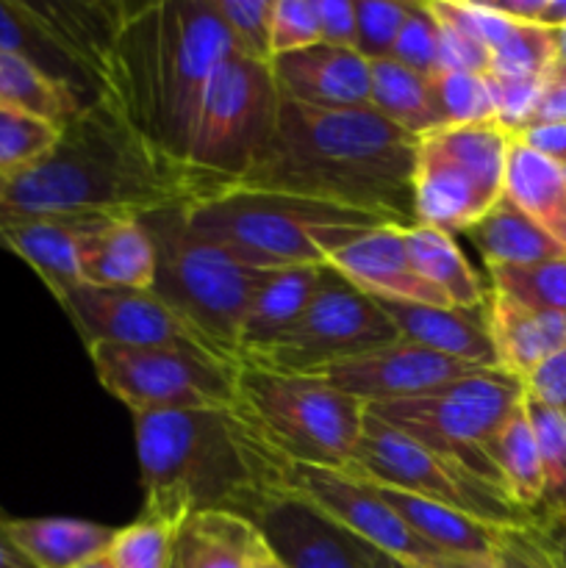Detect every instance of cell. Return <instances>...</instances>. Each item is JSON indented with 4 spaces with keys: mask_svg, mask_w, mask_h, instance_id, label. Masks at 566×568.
<instances>
[{
    "mask_svg": "<svg viewBox=\"0 0 566 568\" xmlns=\"http://www.w3.org/2000/svg\"><path fill=\"white\" fill-rule=\"evenodd\" d=\"M420 139L375 109H309L281 98L275 128L233 189L277 192L377 216L414 222Z\"/></svg>",
    "mask_w": 566,
    "mask_h": 568,
    "instance_id": "6da1fadb",
    "label": "cell"
},
{
    "mask_svg": "<svg viewBox=\"0 0 566 568\" xmlns=\"http://www.w3.org/2000/svg\"><path fill=\"white\" fill-rule=\"evenodd\" d=\"M203 197L181 164L98 98L61 128L59 144L44 159L0 175V233L55 216L148 214Z\"/></svg>",
    "mask_w": 566,
    "mask_h": 568,
    "instance_id": "7a4b0ae2",
    "label": "cell"
},
{
    "mask_svg": "<svg viewBox=\"0 0 566 568\" xmlns=\"http://www.w3.org/2000/svg\"><path fill=\"white\" fill-rule=\"evenodd\" d=\"M137 458L148 514L186 521L203 510L253 519L270 497L289 488L283 458L242 405L137 414Z\"/></svg>",
    "mask_w": 566,
    "mask_h": 568,
    "instance_id": "3957f363",
    "label": "cell"
},
{
    "mask_svg": "<svg viewBox=\"0 0 566 568\" xmlns=\"http://www.w3.org/2000/svg\"><path fill=\"white\" fill-rule=\"evenodd\" d=\"M231 55L239 50L211 0L128 3L105 55L100 98L161 155L183 166L205 87Z\"/></svg>",
    "mask_w": 566,
    "mask_h": 568,
    "instance_id": "277c9868",
    "label": "cell"
},
{
    "mask_svg": "<svg viewBox=\"0 0 566 568\" xmlns=\"http://www.w3.org/2000/svg\"><path fill=\"white\" fill-rule=\"evenodd\" d=\"M186 220L192 231L255 270L325 266L327 255L358 233L388 225L338 205L250 189L186 203Z\"/></svg>",
    "mask_w": 566,
    "mask_h": 568,
    "instance_id": "5b68a950",
    "label": "cell"
},
{
    "mask_svg": "<svg viewBox=\"0 0 566 568\" xmlns=\"http://www.w3.org/2000/svg\"><path fill=\"white\" fill-rule=\"evenodd\" d=\"M142 222L155 244L153 294L214 349L216 358L239 369V331L272 270L242 264L220 244L192 231L186 203L148 211Z\"/></svg>",
    "mask_w": 566,
    "mask_h": 568,
    "instance_id": "8992f818",
    "label": "cell"
},
{
    "mask_svg": "<svg viewBox=\"0 0 566 568\" xmlns=\"http://www.w3.org/2000/svg\"><path fill=\"white\" fill-rule=\"evenodd\" d=\"M236 403L292 464L344 469L364 430L366 405L322 377L239 364Z\"/></svg>",
    "mask_w": 566,
    "mask_h": 568,
    "instance_id": "52a82bcc",
    "label": "cell"
},
{
    "mask_svg": "<svg viewBox=\"0 0 566 568\" xmlns=\"http://www.w3.org/2000/svg\"><path fill=\"white\" fill-rule=\"evenodd\" d=\"M277 109L281 92L270 64L231 55L216 67L200 100L183 159L205 197L236 186L272 136Z\"/></svg>",
    "mask_w": 566,
    "mask_h": 568,
    "instance_id": "ba28073f",
    "label": "cell"
},
{
    "mask_svg": "<svg viewBox=\"0 0 566 568\" xmlns=\"http://www.w3.org/2000/svg\"><path fill=\"white\" fill-rule=\"evenodd\" d=\"M522 403L525 383L499 366H488L422 397L370 405L366 410L458 469L503 488L483 447Z\"/></svg>",
    "mask_w": 566,
    "mask_h": 568,
    "instance_id": "9c48e42d",
    "label": "cell"
},
{
    "mask_svg": "<svg viewBox=\"0 0 566 568\" xmlns=\"http://www.w3.org/2000/svg\"><path fill=\"white\" fill-rule=\"evenodd\" d=\"M342 471L375 486L400 488L414 497L447 505L499 530H527L533 525V516L516 508L503 488L458 469L370 410L353 460Z\"/></svg>",
    "mask_w": 566,
    "mask_h": 568,
    "instance_id": "30bf717a",
    "label": "cell"
},
{
    "mask_svg": "<svg viewBox=\"0 0 566 568\" xmlns=\"http://www.w3.org/2000/svg\"><path fill=\"white\" fill-rule=\"evenodd\" d=\"M397 338V327L381 305L325 266L320 288L300 320L264 349L242 358V364L286 375H316L325 366L372 353Z\"/></svg>",
    "mask_w": 566,
    "mask_h": 568,
    "instance_id": "8fae6325",
    "label": "cell"
},
{
    "mask_svg": "<svg viewBox=\"0 0 566 568\" xmlns=\"http://www.w3.org/2000/svg\"><path fill=\"white\" fill-rule=\"evenodd\" d=\"M100 386L137 414L231 408L236 405V372L200 353L172 347L87 344Z\"/></svg>",
    "mask_w": 566,
    "mask_h": 568,
    "instance_id": "7c38bea8",
    "label": "cell"
},
{
    "mask_svg": "<svg viewBox=\"0 0 566 568\" xmlns=\"http://www.w3.org/2000/svg\"><path fill=\"white\" fill-rule=\"evenodd\" d=\"M55 303L70 316L83 344L111 342L128 347H172L220 361L214 349L153 292L89 286L81 281L55 294Z\"/></svg>",
    "mask_w": 566,
    "mask_h": 568,
    "instance_id": "4fadbf2b",
    "label": "cell"
},
{
    "mask_svg": "<svg viewBox=\"0 0 566 568\" xmlns=\"http://www.w3.org/2000/svg\"><path fill=\"white\" fill-rule=\"evenodd\" d=\"M289 488L305 503L314 505L327 519L336 521L342 530L353 532L355 538L392 555V558L422 564V560L442 555L431 544L422 541L414 530H408L405 521L377 497L370 483L358 480L347 471L294 464Z\"/></svg>",
    "mask_w": 566,
    "mask_h": 568,
    "instance_id": "5bb4252c",
    "label": "cell"
},
{
    "mask_svg": "<svg viewBox=\"0 0 566 568\" xmlns=\"http://www.w3.org/2000/svg\"><path fill=\"white\" fill-rule=\"evenodd\" d=\"M477 369H488V366L464 364V361L447 358V355L397 338L386 347L325 366L311 377H322L333 388L370 408V405L422 397Z\"/></svg>",
    "mask_w": 566,
    "mask_h": 568,
    "instance_id": "9a60e30c",
    "label": "cell"
},
{
    "mask_svg": "<svg viewBox=\"0 0 566 568\" xmlns=\"http://www.w3.org/2000/svg\"><path fill=\"white\" fill-rule=\"evenodd\" d=\"M250 525L283 568H364L370 544L342 530L294 491L266 499Z\"/></svg>",
    "mask_w": 566,
    "mask_h": 568,
    "instance_id": "2e32d148",
    "label": "cell"
},
{
    "mask_svg": "<svg viewBox=\"0 0 566 568\" xmlns=\"http://www.w3.org/2000/svg\"><path fill=\"white\" fill-rule=\"evenodd\" d=\"M272 78L283 100L309 109H370V61L355 48L311 44L294 53L272 55Z\"/></svg>",
    "mask_w": 566,
    "mask_h": 568,
    "instance_id": "e0dca14e",
    "label": "cell"
},
{
    "mask_svg": "<svg viewBox=\"0 0 566 568\" xmlns=\"http://www.w3.org/2000/svg\"><path fill=\"white\" fill-rule=\"evenodd\" d=\"M325 266H331L344 281L372 297L449 305L442 292H436L414 272L408 253H405L403 227L383 225L358 233L353 242L333 250Z\"/></svg>",
    "mask_w": 566,
    "mask_h": 568,
    "instance_id": "ac0fdd59",
    "label": "cell"
},
{
    "mask_svg": "<svg viewBox=\"0 0 566 568\" xmlns=\"http://www.w3.org/2000/svg\"><path fill=\"white\" fill-rule=\"evenodd\" d=\"M499 194L488 192L477 178H472L464 166L420 139L414 166V222L416 225L436 227V231L466 233L483 220Z\"/></svg>",
    "mask_w": 566,
    "mask_h": 568,
    "instance_id": "d6986e66",
    "label": "cell"
},
{
    "mask_svg": "<svg viewBox=\"0 0 566 568\" xmlns=\"http://www.w3.org/2000/svg\"><path fill=\"white\" fill-rule=\"evenodd\" d=\"M372 300L392 320L403 342L420 344V347L472 366H497V353H494L483 311H458L453 305L405 303V300L388 297Z\"/></svg>",
    "mask_w": 566,
    "mask_h": 568,
    "instance_id": "ffe728a7",
    "label": "cell"
},
{
    "mask_svg": "<svg viewBox=\"0 0 566 568\" xmlns=\"http://www.w3.org/2000/svg\"><path fill=\"white\" fill-rule=\"evenodd\" d=\"M81 281L103 288L153 292L155 244L142 214L105 216L81 244Z\"/></svg>",
    "mask_w": 566,
    "mask_h": 568,
    "instance_id": "44dd1931",
    "label": "cell"
},
{
    "mask_svg": "<svg viewBox=\"0 0 566 568\" xmlns=\"http://www.w3.org/2000/svg\"><path fill=\"white\" fill-rule=\"evenodd\" d=\"M105 216L114 214L55 216V220L9 227L0 233V247L26 261L55 297L64 288L81 283V270H78L81 244Z\"/></svg>",
    "mask_w": 566,
    "mask_h": 568,
    "instance_id": "7402d4cb",
    "label": "cell"
},
{
    "mask_svg": "<svg viewBox=\"0 0 566 568\" xmlns=\"http://www.w3.org/2000/svg\"><path fill=\"white\" fill-rule=\"evenodd\" d=\"M486 325L499 369L525 381L544 358L566 347V314L538 311L488 292Z\"/></svg>",
    "mask_w": 566,
    "mask_h": 568,
    "instance_id": "603a6c76",
    "label": "cell"
},
{
    "mask_svg": "<svg viewBox=\"0 0 566 568\" xmlns=\"http://www.w3.org/2000/svg\"><path fill=\"white\" fill-rule=\"evenodd\" d=\"M0 50L20 55L42 75L75 92L83 103L100 98V83L48 28L28 0H0Z\"/></svg>",
    "mask_w": 566,
    "mask_h": 568,
    "instance_id": "cb8c5ba5",
    "label": "cell"
},
{
    "mask_svg": "<svg viewBox=\"0 0 566 568\" xmlns=\"http://www.w3.org/2000/svg\"><path fill=\"white\" fill-rule=\"evenodd\" d=\"M370 486L405 521V527L414 530L425 544H431L436 552L449 555V558H494L497 552L499 532H503L499 527L483 525L461 510L414 497L400 488L375 486V483Z\"/></svg>",
    "mask_w": 566,
    "mask_h": 568,
    "instance_id": "d4e9b609",
    "label": "cell"
},
{
    "mask_svg": "<svg viewBox=\"0 0 566 568\" xmlns=\"http://www.w3.org/2000/svg\"><path fill=\"white\" fill-rule=\"evenodd\" d=\"M9 532L37 568H78L109 552L117 527L87 519H64V516H39V519L9 516Z\"/></svg>",
    "mask_w": 566,
    "mask_h": 568,
    "instance_id": "484cf974",
    "label": "cell"
},
{
    "mask_svg": "<svg viewBox=\"0 0 566 568\" xmlns=\"http://www.w3.org/2000/svg\"><path fill=\"white\" fill-rule=\"evenodd\" d=\"M322 272L325 266H289V270H272L266 275L239 331L242 358L264 349L300 320L305 305L320 288Z\"/></svg>",
    "mask_w": 566,
    "mask_h": 568,
    "instance_id": "4316f807",
    "label": "cell"
},
{
    "mask_svg": "<svg viewBox=\"0 0 566 568\" xmlns=\"http://www.w3.org/2000/svg\"><path fill=\"white\" fill-rule=\"evenodd\" d=\"M405 253H408L411 266L425 283H431L436 292L444 294L453 308L458 311H483L488 303V292L483 281L455 239L449 233L436 231L427 225L403 227Z\"/></svg>",
    "mask_w": 566,
    "mask_h": 568,
    "instance_id": "83f0119b",
    "label": "cell"
},
{
    "mask_svg": "<svg viewBox=\"0 0 566 568\" xmlns=\"http://www.w3.org/2000/svg\"><path fill=\"white\" fill-rule=\"evenodd\" d=\"M511 203L525 211L538 227L566 247V178L564 166L544 159L514 139L505 166V192Z\"/></svg>",
    "mask_w": 566,
    "mask_h": 568,
    "instance_id": "f1b7e54d",
    "label": "cell"
},
{
    "mask_svg": "<svg viewBox=\"0 0 566 568\" xmlns=\"http://www.w3.org/2000/svg\"><path fill=\"white\" fill-rule=\"evenodd\" d=\"M488 270L494 266H533L542 261L564 258L566 247L538 227L508 197L499 200L477 225L464 233Z\"/></svg>",
    "mask_w": 566,
    "mask_h": 568,
    "instance_id": "f546056e",
    "label": "cell"
},
{
    "mask_svg": "<svg viewBox=\"0 0 566 568\" xmlns=\"http://www.w3.org/2000/svg\"><path fill=\"white\" fill-rule=\"evenodd\" d=\"M261 538L247 519L225 510L192 514L178 530L172 568H250Z\"/></svg>",
    "mask_w": 566,
    "mask_h": 568,
    "instance_id": "4dcf8cb0",
    "label": "cell"
},
{
    "mask_svg": "<svg viewBox=\"0 0 566 568\" xmlns=\"http://www.w3.org/2000/svg\"><path fill=\"white\" fill-rule=\"evenodd\" d=\"M370 81L372 109L405 133L420 139L436 128H444L431 75H420L394 59H381L370 61Z\"/></svg>",
    "mask_w": 566,
    "mask_h": 568,
    "instance_id": "1f68e13d",
    "label": "cell"
},
{
    "mask_svg": "<svg viewBox=\"0 0 566 568\" xmlns=\"http://www.w3.org/2000/svg\"><path fill=\"white\" fill-rule=\"evenodd\" d=\"M483 449H486L511 503L525 514L536 516L538 505H542L544 477L536 433H533L525 403L503 422V427L488 438Z\"/></svg>",
    "mask_w": 566,
    "mask_h": 568,
    "instance_id": "d6a6232c",
    "label": "cell"
},
{
    "mask_svg": "<svg viewBox=\"0 0 566 568\" xmlns=\"http://www.w3.org/2000/svg\"><path fill=\"white\" fill-rule=\"evenodd\" d=\"M425 142L442 150L447 159L464 166L472 178L483 183L488 192L499 194L505 192V166H508L511 144H514V133L508 128L499 125L497 120L488 122H469V125H444L436 131L425 133Z\"/></svg>",
    "mask_w": 566,
    "mask_h": 568,
    "instance_id": "836d02e7",
    "label": "cell"
},
{
    "mask_svg": "<svg viewBox=\"0 0 566 568\" xmlns=\"http://www.w3.org/2000/svg\"><path fill=\"white\" fill-rule=\"evenodd\" d=\"M0 105L28 111L64 128L92 103H83L75 92L50 81L20 55L0 50Z\"/></svg>",
    "mask_w": 566,
    "mask_h": 568,
    "instance_id": "e575fe53",
    "label": "cell"
},
{
    "mask_svg": "<svg viewBox=\"0 0 566 568\" xmlns=\"http://www.w3.org/2000/svg\"><path fill=\"white\" fill-rule=\"evenodd\" d=\"M525 405L542 458L544 491L542 505L533 516V521H542L566 514V416L536 399L525 397Z\"/></svg>",
    "mask_w": 566,
    "mask_h": 568,
    "instance_id": "d590c367",
    "label": "cell"
},
{
    "mask_svg": "<svg viewBox=\"0 0 566 568\" xmlns=\"http://www.w3.org/2000/svg\"><path fill=\"white\" fill-rule=\"evenodd\" d=\"M181 521L142 510L137 521L117 527L105 560L114 568H172Z\"/></svg>",
    "mask_w": 566,
    "mask_h": 568,
    "instance_id": "8d00e7d4",
    "label": "cell"
},
{
    "mask_svg": "<svg viewBox=\"0 0 566 568\" xmlns=\"http://www.w3.org/2000/svg\"><path fill=\"white\" fill-rule=\"evenodd\" d=\"M492 292L538 311L566 314V255L533 266H494L488 270Z\"/></svg>",
    "mask_w": 566,
    "mask_h": 568,
    "instance_id": "74e56055",
    "label": "cell"
},
{
    "mask_svg": "<svg viewBox=\"0 0 566 568\" xmlns=\"http://www.w3.org/2000/svg\"><path fill=\"white\" fill-rule=\"evenodd\" d=\"M555 31L542 26L514 22L503 42L492 48V75L542 78L555 70Z\"/></svg>",
    "mask_w": 566,
    "mask_h": 568,
    "instance_id": "f35d334b",
    "label": "cell"
},
{
    "mask_svg": "<svg viewBox=\"0 0 566 568\" xmlns=\"http://www.w3.org/2000/svg\"><path fill=\"white\" fill-rule=\"evenodd\" d=\"M61 128L28 111L0 105V175L31 166L59 144Z\"/></svg>",
    "mask_w": 566,
    "mask_h": 568,
    "instance_id": "ab89813d",
    "label": "cell"
},
{
    "mask_svg": "<svg viewBox=\"0 0 566 568\" xmlns=\"http://www.w3.org/2000/svg\"><path fill=\"white\" fill-rule=\"evenodd\" d=\"M431 81L444 125H469V122L494 120L488 72H433Z\"/></svg>",
    "mask_w": 566,
    "mask_h": 568,
    "instance_id": "60d3db41",
    "label": "cell"
},
{
    "mask_svg": "<svg viewBox=\"0 0 566 568\" xmlns=\"http://www.w3.org/2000/svg\"><path fill=\"white\" fill-rule=\"evenodd\" d=\"M216 17L231 33L239 55L253 61H272V6L275 0H211Z\"/></svg>",
    "mask_w": 566,
    "mask_h": 568,
    "instance_id": "b9f144b4",
    "label": "cell"
},
{
    "mask_svg": "<svg viewBox=\"0 0 566 568\" xmlns=\"http://www.w3.org/2000/svg\"><path fill=\"white\" fill-rule=\"evenodd\" d=\"M408 0H355V50L366 61L392 59Z\"/></svg>",
    "mask_w": 566,
    "mask_h": 568,
    "instance_id": "7bdbcfd3",
    "label": "cell"
},
{
    "mask_svg": "<svg viewBox=\"0 0 566 568\" xmlns=\"http://www.w3.org/2000/svg\"><path fill=\"white\" fill-rule=\"evenodd\" d=\"M438 55V22L427 3H408L400 37L394 42L392 59L420 75H433L436 72Z\"/></svg>",
    "mask_w": 566,
    "mask_h": 568,
    "instance_id": "ee69618b",
    "label": "cell"
},
{
    "mask_svg": "<svg viewBox=\"0 0 566 568\" xmlns=\"http://www.w3.org/2000/svg\"><path fill=\"white\" fill-rule=\"evenodd\" d=\"M547 78H503L492 75L488 72V81H492V98H494V120L503 128H508L511 133L525 131L533 122L538 103H542L544 87H547Z\"/></svg>",
    "mask_w": 566,
    "mask_h": 568,
    "instance_id": "f6af8a7d",
    "label": "cell"
},
{
    "mask_svg": "<svg viewBox=\"0 0 566 568\" xmlns=\"http://www.w3.org/2000/svg\"><path fill=\"white\" fill-rule=\"evenodd\" d=\"M320 42L314 0H275L272 6V55L294 53Z\"/></svg>",
    "mask_w": 566,
    "mask_h": 568,
    "instance_id": "bcb514c9",
    "label": "cell"
},
{
    "mask_svg": "<svg viewBox=\"0 0 566 568\" xmlns=\"http://www.w3.org/2000/svg\"><path fill=\"white\" fill-rule=\"evenodd\" d=\"M438 22V55L436 72H488L492 70V53L483 42L466 37L458 28Z\"/></svg>",
    "mask_w": 566,
    "mask_h": 568,
    "instance_id": "7dc6e473",
    "label": "cell"
},
{
    "mask_svg": "<svg viewBox=\"0 0 566 568\" xmlns=\"http://www.w3.org/2000/svg\"><path fill=\"white\" fill-rule=\"evenodd\" d=\"M522 383L527 399H536L566 416V347L544 358Z\"/></svg>",
    "mask_w": 566,
    "mask_h": 568,
    "instance_id": "c3c4849f",
    "label": "cell"
},
{
    "mask_svg": "<svg viewBox=\"0 0 566 568\" xmlns=\"http://www.w3.org/2000/svg\"><path fill=\"white\" fill-rule=\"evenodd\" d=\"M320 42L355 48V0H314Z\"/></svg>",
    "mask_w": 566,
    "mask_h": 568,
    "instance_id": "681fc988",
    "label": "cell"
},
{
    "mask_svg": "<svg viewBox=\"0 0 566 568\" xmlns=\"http://www.w3.org/2000/svg\"><path fill=\"white\" fill-rule=\"evenodd\" d=\"M497 568H555L549 555L527 530H503L494 552Z\"/></svg>",
    "mask_w": 566,
    "mask_h": 568,
    "instance_id": "f907efd6",
    "label": "cell"
},
{
    "mask_svg": "<svg viewBox=\"0 0 566 568\" xmlns=\"http://www.w3.org/2000/svg\"><path fill=\"white\" fill-rule=\"evenodd\" d=\"M522 144L536 150L544 159L555 161V164H566V122H538V125H527L525 131L516 133Z\"/></svg>",
    "mask_w": 566,
    "mask_h": 568,
    "instance_id": "816d5d0a",
    "label": "cell"
},
{
    "mask_svg": "<svg viewBox=\"0 0 566 568\" xmlns=\"http://www.w3.org/2000/svg\"><path fill=\"white\" fill-rule=\"evenodd\" d=\"M533 538L538 541V547L549 555L558 568H566V514L553 516V519H542V521H533L527 527Z\"/></svg>",
    "mask_w": 566,
    "mask_h": 568,
    "instance_id": "f5cc1de1",
    "label": "cell"
},
{
    "mask_svg": "<svg viewBox=\"0 0 566 568\" xmlns=\"http://www.w3.org/2000/svg\"><path fill=\"white\" fill-rule=\"evenodd\" d=\"M538 122H566V72H549L542 103H538L530 125H538Z\"/></svg>",
    "mask_w": 566,
    "mask_h": 568,
    "instance_id": "db71d44e",
    "label": "cell"
},
{
    "mask_svg": "<svg viewBox=\"0 0 566 568\" xmlns=\"http://www.w3.org/2000/svg\"><path fill=\"white\" fill-rule=\"evenodd\" d=\"M0 568H37L9 532V514L0 508Z\"/></svg>",
    "mask_w": 566,
    "mask_h": 568,
    "instance_id": "11a10c76",
    "label": "cell"
},
{
    "mask_svg": "<svg viewBox=\"0 0 566 568\" xmlns=\"http://www.w3.org/2000/svg\"><path fill=\"white\" fill-rule=\"evenodd\" d=\"M414 568H497L494 558H449V555H436L422 564H411Z\"/></svg>",
    "mask_w": 566,
    "mask_h": 568,
    "instance_id": "9f6ffc18",
    "label": "cell"
},
{
    "mask_svg": "<svg viewBox=\"0 0 566 568\" xmlns=\"http://www.w3.org/2000/svg\"><path fill=\"white\" fill-rule=\"evenodd\" d=\"M538 26L549 28V31L566 28V0H547L542 17H538Z\"/></svg>",
    "mask_w": 566,
    "mask_h": 568,
    "instance_id": "6f0895ef",
    "label": "cell"
},
{
    "mask_svg": "<svg viewBox=\"0 0 566 568\" xmlns=\"http://www.w3.org/2000/svg\"><path fill=\"white\" fill-rule=\"evenodd\" d=\"M364 568H414V566H411L408 560L392 558V555L381 552V549H375V547H366Z\"/></svg>",
    "mask_w": 566,
    "mask_h": 568,
    "instance_id": "680465c9",
    "label": "cell"
},
{
    "mask_svg": "<svg viewBox=\"0 0 566 568\" xmlns=\"http://www.w3.org/2000/svg\"><path fill=\"white\" fill-rule=\"evenodd\" d=\"M250 568H283V566L272 558V552L264 547V541H261V547L255 549L253 560H250Z\"/></svg>",
    "mask_w": 566,
    "mask_h": 568,
    "instance_id": "91938a15",
    "label": "cell"
},
{
    "mask_svg": "<svg viewBox=\"0 0 566 568\" xmlns=\"http://www.w3.org/2000/svg\"><path fill=\"white\" fill-rule=\"evenodd\" d=\"M555 50H558V59H555V70L566 72V28L555 31Z\"/></svg>",
    "mask_w": 566,
    "mask_h": 568,
    "instance_id": "94428289",
    "label": "cell"
},
{
    "mask_svg": "<svg viewBox=\"0 0 566 568\" xmlns=\"http://www.w3.org/2000/svg\"><path fill=\"white\" fill-rule=\"evenodd\" d=\"M78 568H114L109 564V560H105V555L103 558H98V560H89V564H83V566H78Z\"/></svg>",
    "mask_w": 566,
    "mask_h": 568,
    "instance_id": "6125c7cd",
    "label": "cell"
},
{
    "mask_svg": "<svg viewBox=\"0 0 566 568\" xmlns=\"http://www.w3.org/2000/svg\"><path fill=\"white\" fill-rule=\"evenodd\" d=\"M564 178H566V164H564Z\"/></svg>",
    "mask_w": 566,
    "mask_h": 568,
    "instance_id": "be15d7a7",
    "label": "cell"
},
{
    "mask_svg": "<svg viewBox=\"0 0 566 568\" xmlns=\"http://www.w3.org/2000/svg\"><path fill=\"white\" fill-rule=\"evenodd\" d=\"M553 566H555V564H553ZM555 568H558V566H555Z\"/></svg>",
    "mask_w": 566,
    "mask_h": 568,
    "instance_id": "e7e4bbea",
    "label": "cell"
}]
</instances>
